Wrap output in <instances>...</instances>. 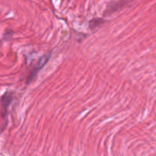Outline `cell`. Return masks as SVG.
<instances>
[{
    "label": "cell",
    "instance_id": "obj_2",
    "mask_svg": "<svg viewBox=\"0 0 156 156\" xmlns=\"http://www.w3.org/2000/svg\"><path fill=\"white\" fill-rule=\"evenodd\" d=\"M13 96L10 92H7L2 97L0 101V115L2 117H5L7 114L8 108L12 102Z\"/></svg>",
    "mask_w": 156,
    "mask_h": 156
},
{
    "label": "cell",
    "instance_id": "obj_3",
    "mask_svg": "<svg viewBox=\"0 0 156 156\" xmlns=\"http://www.w3.org/2000/svg\"><path fill=\"white\" fill-rule=\"evenodd\" d=\"M104 22V20H102L101 18H96V19L91 20V22H90V27L91 29L94 30V28H97L98 27L102 24V23Z\"/></svg>",
    "mask_w": 156,
    "mask_h": 156
},
{
    "label": "cell",
    "instance_id": "obj_1",
    "mask_svg": "<svg viewBox=\"0 0 156 156\" xmlns=\"http://www.w3.org/2000/svg\"><path fill=\"white\" fill-rule=\"evenodd\" d=\"M50 57V54L49 53V54H47L45 55V56H42V57L38 60V62H37V64L35 65V66L34 67L33 69H32L31 71H30V73H29L28 76H27V82H26V83L27 84L30 83V82L34 79V78L36 77V76L37 75V73H39L40 70H41V69L45 66V64L48 62Z\"/></svg>",
    "mask_w": 156,
    "mask_h": 156
}]
</instances>
